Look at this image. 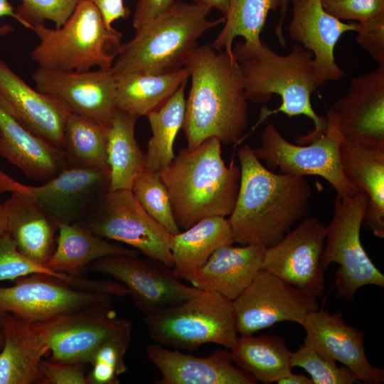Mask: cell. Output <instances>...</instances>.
<instances>
[{"instance_id":"1","label":"cell","mask_w":384,"mask_h":384,"mask_svg":"<svg viewBox=\"0 0 384 384\" xmlns=\"http://www.w3.org/2000/svg\"><path fill=\"white\" fill-rule=\"evenodd\" d=\"M238 158L240 187L228 218L234 242L272 247L308 215L311 186L305 177L270 171L248 145L238 150Z\"/></svg>"},{"instance_id":"2","label":"cell","mask_w":384,"mask_h":384,"mask_svg":"<svg viewBox=\"0 0 384 384\" xmlns=\"http://www.w3.org/2000/svg\"><path fill=\"white\" fill-rule=\"evenodd\" d=\"M184 67L191 78L182 126L186 147L210 137L224 144L238 142L247 126V99L233 55L197 46Z\"/></svg>"},{"instance_id":"3","label":"cell","mask_w":384,"mask_h":384,"mask_svg":"<svg viewBox=\"0 0 384 384\" xmlns=\"http://www.w3.org/2000/svg\"><path fill=\"white\" fill-rule=\"evenodd\" d=\"M232 51L242 74L247 100L265 104L273 95H279L282 100L275 110L261 108L255 127L270 115L282 112L289 117L305 115L314 122L313 130L296 139L297 144H308L325 132L326 116L317 114L311 103V95L320 85L310 50L296 43L288 55H281L262 41L257 46L238 42Z\"/></svg>"},{"instance_id":"4","label":"cell","mask_w":384,"mask_h":384,"mask_svg":"<svg viewBox=\"0 0 384 384\" xmlns=\"http://www.w3.org/2000/svg\"><path fill=\"white\" fill-rule=\"evenodd\" d=\"M160 175L179 228L207 218H225L234 208L240 169L233 163L225 165L221 143L215 137L193 149L182 148Z\"/></svg>"},{"instance_id":"5","label":"cell","mask_w":384,"mask_h":384,"mask_svg":"<svg viewBox=\"0 0 384 384\" xmlns=\"http://www.w3.org/2000/svg\"><path fill=\"white\" fill-rule=\"evenodd\" d=\"M211 9L198 3L175 1L121 45L111 67L113 74L164 72L184 67L198 39L207 30L225 21L224 17L208 19Z\"/></svg>"},{"instance_id":"6","label":"cell","mask_w":384,"mask_h":384,"mask_svg":"<svg viewBox=\"0 0 384 384\" xmlns=\"http://www.w3.org/2000/svg\"><path fill=\"white\" fill-rule=\"evenodd\" d=\"M39 43L31 53L38 68L55 72L111 68L122 45V33L108 28L90 0H82L60 28L34 26Z\"/></svg>"},{"instance_id":"7","label":"cell","mask_w":384,"mask_h":384,"mask_svg":"<svg viewBox=\"0 0 384 384\" xmlns=\"http://www.w3.org/2000/svg\"><path fill=\"white\" fill-rule=\"evenodd\" d=\"M149 337L165 347L194 351L206 343L231 349L238 334L232 301L201 290L181 302L144 316Z\"/></svg>"},{"instance_id":"8","label":"cell","mask_w":384,"mask_h":384,"mask_svg":"<svg viewBox=\"0 0 384 384\" xmlns=\"http://www.w3.org/2000/svg\"><path fill=\"white\" fill-rule=\"evenodd\" d=\"M368 202L365 192L341 198L336 196L334 214L326 227V243L321 257L326 270L333 263L339 267L335 272L336 297L353 302L356 292L366 285L384 287V275L373 264L360 238V231Z\"/></svg>"},{"instance_id":"9","label":"cell","mask_w":384,"mask_h":384,"mask_svg":"<svg viewBox=\"0 0 384 384\" xmlns=\"http://www.w3.org/2000/svg\"><path fill=\"white\" fill-rule=\"evenodd\" d=\"M327 127L316 139L303 145L294 144L284 139L272 122H268L261 132V145L253 153L266 167L282 174L305 177L319 176L334 188L337 196L346 198L358 190L346 178L339 156L343 137L336 119L330 109L326 112Z\"/></svg>"},{"instance_id":"10","label":"cell","mask_w":384,"mask_h":384,"mask_svg":"<svg viewBox=\"0 0 384 384\" xmlns=\"http://www.w3.org/2000/svg\"><path fill=\"white\" fill-rule=\"evenodd\" d=\"M80 223L103 238L127 244L173 267L172 235L142 208L131 190L107 191Z\"/></svg>"},{"instance_id":"11","label":"cell","mask_w":384,"mask_h":384,"mask_svg":"<svg viewBox=\"0 0 384 384\" xmlns=\"http://www.w3.org/2000/svg\"><path fill=\"white\" fill-rule=\"evenodd\" d=\"M109 169L66 168L41 186L23 184L0 170V193L28 195L58 223L82 221L109 191Z\"/></svg>"},{"instance_id":"12","label":"cell","mask_w":384,"mask_h":384,"mask_svg":"<svg viewBox=\"0 0 384 384\" xmlns=\"http://www.w3.org/2000/svg\"><path fill=\"white\" fill-rule=\"evenodd\" d=\"M232 303L240 336L282 321L302 326L309 314L319 309L316 298L264 270Z\"/></svg>"},{"instance_id":"13","label":"cell","mask_w":384,"mask_h":384,"mask_svg":"<svg viewBox=\"0 0 384 384\" xmlns=\"http://www.w3.org/2000/svg\"><path fill=\"white\" fill-rule=\"evenodd\" d=\"M148 259L127 255H110L87 266L91 271L110 276L126 287L144 316L186 300L201 291L183 284L172 269L164 263Z\"/></svg>"},{"instance_id":"14","label":"cell","mask_w":384,"mask_h":384,"mask_svg":"<svg viewBox=\"0 0 384 384\" xmlns=\"http://www.w3.org/2000/svg\"><path fill=\"white\" fill-rule=\"evenodd\" d=\"M327 228L317 218L305 217L274 245L265 251L261 270L315 298L325 288L321 257Z\"/></svg>"},{"instance_id":"15","label":"cell","mask_w":384,"mask_h":384,"mask_svg":"<svg viewBox=\"0 0 384 384\" xmlns=\"http://www.w3.org/2000/svg\"><path fill=\"white\" fill-rule=\"evenodd\" d=\"M13 282L12 286H0V310L33 322L110 301L112 297L82 290L46 274H29Z\"/></svg>"},{"instance_id":"16","label":"cell","mask_w":384,"mask_h":384,"mask_svg":"<svg viewBox=\"0 0 384 384\" xmlns=\"http://www.w3.org/2000/svg\"><path fill=\"white\" fill-rule=\"evenodd\" d=\"M124 319L117 316L110 300L36 323L48 345L50 360L87 365Z\"/></svg>"},{"instance_id":"17","label":"cell","mask_w":384,"mask_h":384,"mask_svg":"<svg viewBox=\"0 0 384 384\" xmlns=\"http://www.w3.org/2000/svg\"><path fill=\"white\" fill-rule=\"evenodd\" d=\"M31 78L37 90L60 101L70 112L110 127L117 110L111 68L65 73L38 68Z\"/></svg>"},{"instance_id":"18","label":"cell","mask_w":384,"mask_h":384,"mask_svg":"<svg viewBox=\"0 0 384 384\" xmlns=\"http://www.w3.org/2000/svg\"><path fill=\"white\" fill-rule=\"evenodd\" d=\"M302 326L306 332L304 344L329 360L341 363L361 383H383V368L373 366L366 356L364 331L346 324L342 313L330 314L319 308L306 316Z\"/></svg>"},{"instance_id":"19","label":"cell","mask_w":384,"mask_h":384,"mask_svg":"<svg viewBox=\"0 0 384 384\" xmlns=\"http://www.w3.org/2000/svg\"><path fill=\"white\" fill-rule=\"evenodd\" d=\"M331 110L343 141L384 146V65L351 78Z\"/></svg>"},{"instance_id":"20","label":"cell","mask_w":384,"mask_h":384,"mask_svg":"<svg viewBox=\"0 0 384 384\" xmlns=\"http://www.w3.org/2000/svg\"><path fill=\"white\" fill-rule=\"evenodd\" d=\"M292 1L293 16L288 33L292 40L313 53L319 85L342 78L343 71L336 63L334 49L343 33L356 31L357 23H345L329 14L321 0Z\"/></svg>"},{"instance_id":"21","label":"cell","mask_w":384,"mask_h":384,"mask_svg":"<svg viewBox=\"0 0 384 384\" xmlns=\"http://www.w3.org/2000/svg\"><path fill=\"white\" fill-rule=\"evenodd\" d=\"M0 99L27 129L63 151L68 108L56 98L30 87L1 60Z\"/></svg>"},{"instance_id":"22","label":"cell","mask_w":384,"mask_h":384,"mask_svg":"<svg viewBox=\"0 0 384 384\" xmlns=\"http://www.w3.org/2000/svg\"><path fill=\"white\" fill-rule=\"evenodd\" d=\"M146 356L162 377L156 384H256L250 373L237 367L230 351L218 349L198 357L159 343L146 347Z\"/></svg>"},{"instance_id":"23","label":"cell","mask_w":384,"mask_h":384,"mask_svg":"<svg viewBox=\"0 0 384 384\" xmlns=\"http://www.w3.org/2000/svg\"><path fill=\"white\" fill-rule=\"evenodd\" d=\"M0 155L28 178L41 183L67 168L63 151L27 129L1 99Z\"/></svg>"},{"instance_id":"24","label":"cell","mask_w":384,"mask_h":384,"mask_svg":"<svg viewBox=\"0 0 384 384\" xmlns=\"http://www.w3.org/2000/svg\"><path fill=\"white\" fill-rule=\"evenodd\" d=\"M0 324L4 336L0 384L42 383L40 363L49 348L36 323L6 312Z\"/></svg>"},{"instance_id":"25","label":"cell","mask_w":384,"mask_h":384,"mask_svg":"<svg viewBox=\"0 0 384 384\" xmlns=\"http://www.w3.org/2000/svg\"><path fill=\"white\" fill-rule=\"evenodd\" d=\"M265 247L228 245L216 250L188 281L193 287L235 299L261 270Z\"/></svg>"},{"instance_id":"26","label":"cell","mask_w":384,"mask_h":384,"mask_svg":"<svg viewBox=\"0 0 384 384\" xmlns=\"http://www.w3.org/2000/svg\"><path fill=\"white\" fill-rule=\"evenodd\" d=\"M339 156L346 178L368 197L362 226L384 238V146L343 141Z\"/></svg>"},{"instance_id":"27","label":"cell","mask_w":384,"mask_h":384,"mask_svg":"<svg viewBox=\"0 0 384 384\" xmlns=\"http://www.w3.org/2000/svg\"><path fill=\"white\" fill-rule=\"evenodd\" d=\"M4 205L7 233L28 258L45 265L54 252L58 223L28 195L11 191Z\"/></svg>"},{"instance_id":"28","label":"cell","mask_w":384,"mask_h":384,"mask_svg":"<svg viewBox=\"0 0 384 384\" xmlns=\"http://www.w3.org/2000/svg\"><path fill=\"white\" fill-rule=\"evenodd\" d=\"M233 243L228 219L219 216L203 219L171 235V269L179 279L188 282L216 250Z\"/></svg>"},{"instance_id":"29","label":"cell","mask_w":384,"mask_h":384,"mask_svg":"<svg viewBox=\"0 0 384 384\" xmlns=\"http://www.w3.org/2000/svg\"><path fill=\"white\" fill-rule=\"evenodd\" d=\"M139 252L107 240L80 223H58L53 253L45 264L62 273L76 275L91 262L110 255L138 256Z\"/></svg>"},{"instance_id":"30","label":"cell","mask_w":384,"mask_h":384,"mask_svg":"<svg viewBox=\"0 0 384 384\" xmlns=\"http://www.w3.org/2000/svg\"><path fill=\"white\" fill-rule=\"evenodd\" d=\"M114 76L117 108L139 118L166 102L188 81L189 73L182 67L164 72H133Z\"/></svg>"},{"instance_id":"31","label":"cell","mask_w":384,"mask_h":384,"mask_svg":"<svg viewBox=\"0 0 384 384\" xmlns=\"http://www.w3.org/2000/svg\"><path fill=\"white\" fill-rule=\"evenodd\" d=\"M230 350L234 364L257 382L277 383L292 373V352L279 335L240 336Z\"/></svg>"},{"instance_id":"32","label":"cell","mask_w":384,"mask_h":384,"mask_svg":"<svg viewBox=\"0 0 384 384\" xmlns=\"http://www.w3.org/2000/svg\"><path fill=\"white\" fill-rule=\"evenodd\" d=\"M138 117L117 110L110 127L107 164L109 191L131 190L135 176L145 167V156L135 138Z\"/></svg>"},{"instance_id":"33","label":"cell","mask_w":384,"mask_h":384,"mask_svg":"<svg viewBox=\"0 0 384 384\" xmlns=\"http://www.w3.org/2000/svg\"><path fill=\"white\" fill-rule=\"evenodd\" d=\"M110 127L69 112L65 122L63 151L67 168L109 169Z\"/></svg>"},{"instance_id":"34","label":"cell","mask_w":384,"mask_h":384,"mask_svg":"<svg viewBox=\"0 0 384 384\" xmlns=\"http://www.w3.org/2000/svg\"><path fill=\"white\" fill-rule=\"evenodd\" d=\"M187 81L166 102L149 112L151 137L144 153L145 166L160 172L174 159V143L182 129L185 113V88Z\"/></svg>"},{"instance_id":"35","label":"cell","mask_w":384,"mask_h":384,"mask_svg":"<svg viewBox=\"0 0 384 384\" xmlns=\"http://www.w3.org/2000/svg\"><path fill=\"white\" fill-rule=\"evenodd\" d=\"M280 6L281 0H229L225 24L211 47L233 55V43L238 36L244 38L247 46H259L269 11Z\"/></svg>"},{"instance_id":"36","label":"cell","mask_w":384,"mask_h":384,"mask_svg":"<svg viewBox=\"0 0 384 384\" xmlns=\"http://www.w3.org/2000/svg\"><path fill=\"white\" fill-rule=\"evenodd\" d=\"M132 324L124 319L100 345L89 364L87 384H118L119 376L127 370L124 356L129 347Z\"/></svg>"},{"instance_id":"37","label":"cell","mask_w":384,"mask_h":384,"mask_svg":"<svg viewBox=\"0 0 384 384\" xmlns=\"http://www.w3.org/2000/svg\"><path fill=\"white\" fill-rule=\"evenodd\" d=\"M131 191L142 208L171 235L180 232L160 172L146 166L135 176Z\"/></svg>"},{"instance_id":"38","label":"cell","mask_w":384,"mask_h":384,"mask_svg":"<svg viewBox=\"0 0 384 384\" xmlns=\"http://www.w3.org/2000/svg\"><path fill=\"white\" fill-rule=\"evenodd\" d=\"M33 274L56 277L75 287L82 282L81 277L78 275L54 271L24 256L6 232L0 238V282L14 281L18 277Z\"/></svg>"},{"instance_id":"39","label":"cell","mask_w":384,"mask_h":384,"mask_svg":"<svg viewBox=\"0 0 384 384\" xmlns=\"http://www.w3.org/2000/svg\"><path fill=\"white\" fill-rule=\"evenodd\" d=\"M291 365L304 369L313 384L361 383L347 367H338L336 361L324 357L309 345L303 344L291 353Z\"/></svg>"},{"instance_id":"40","label":"cell","mask_w":384,"mask_h":384,"mask_svg":"<svg viewBox=\"0 0 384 384\" xmlns=\"http://www.w3.org/2000/svg\"><path fill=\"white\" fill-rule=\"evenodd\" d=\"M21 1L15 12L20 18V23L33 31L34 26L45 24L46 20L53 22L55 28L61 27L82 0Z\"/></svg>"},{"instance_id":"41","label":"cell","mask_w":384,"mask_h":384,"mask_svg":"<svg viewBox=\"0 0 384 384\" xmlns=\"http://www.w3.org/2000/svg\"><path fill=\"white\" fill-rule=\"evenodd\" d=\"M323 6L327 13L341 21L362 22L384 13V0H338Z\"/></svg>"},{"instance_id":"42","label":"cell","mask_w":384,"mask_h":384,"mask_svg":"<svg viewBox=\"0 0 384 384\" xmlns=\"http://www.w3.org/2000/svg\"><path fill=\"white\" fill-rule=\"evenodd\" d=\"M356 41L379 65H384V13L358 22Z\"/></svg>"},{"instance_id":"43","label":"cell","mask_w":384,"mask_h":384,"mask_svg":"<svg viewBox=\"0 0 384 384\" xmlns=\"http://www.w3.org/2000/svg\"><path fill=\"white\" fill-rule=\"evenodd\" d=\"M87 365L43 359L40 363L42 383L87 384Z\"/></svg>"},{"instance_id":"44","label":"cell","mask_w":384,"mask_h":384,"mask_svg":"<svg viewBox=\"0 0 384 384\" xmlns=\"http://www.w3.org/2000/svg\"><path fill=\"white\" fill-rule=\"evenodd\" d=\"M175 0H138L132 24L138 30L166 11Z\"/></svg>"},{"instance_id":"45","label":"cell","mask_w":384,"mask_h":384,"mask_svg":"<svg viewBox=\"0 0 384 384\" xmlns=\"http://www.w3.org/2000/svg\"><path fill=\"white\" fill-rule=\"evenodd\" d=\"M102 14L108 28H112L114 21L119 18L126 19L130 10L124 4L123 0H90Z\"/></svg>"},{"instance_id":"46","label":"cell","mask_w":384,"mask_h":384,"mask_svg":"<svg viewBox=\"0 0 384 384\" xmlns=\"http://www.w3.org/2000/svg\"><path fill=\"white\" fill-rule=\"evenodd\" d=\"M289 0H281L280 13L278 18L277 24L275 27V34L277 36L279 43L286 47V40L283 33V24L287 16V6Z\"/></svg>"},{"instance_id":"47","label":"cell","mask_w":384,"mask_h":384,"mask_svg":"<svg viewBox=\"0 0 384 384\" xmlns=\"http://www.w3.org/2000/svg\"><path fill=\"white\" fill-rule=\"evenodd\" d=\"M4 16H11L18 22H21L19 17L8 0H0V18ZM9 28V26L3 28L0 27V36L8 33L10 31Z\"/></svg>"},{"instance_id":"48","label":"cell","mask_w":384,"mask_h":384,"mask_svg":"<svg viewBox=\"0 0 384 384\" xmlns=\"http://www.w3.org/2000/svg\"><path fill=\"white\" fill-rule=\"evenodd\" d=\"M278 384H313L310 377L303 374L293 373L292 372L287 375L277 380Z\"/></svg>"},{"instance_id":"49","label":"cell","mask_w":384,"mask_h":384,"mask_svg":"<svg viewBox=\"0 0 384 384\" xmlns=\"http://www.w3.org/2000/svg\"><path fill=\"white\" fill-rule=\"evenodd\" d=\"M198 4L206 6L210 9L215 8L223 12L226 13L229 0H196Z\"/></svg>"},{"instance_id":"50","label":"cell","mask_w":384,"mask_h":384,"mask_svg":"<svg viewBox=\"0 0 384 384\" xmlns=\"http://www.w3.org/2000/svg\"><path fill=\"white\" fill-rule=\"evenodd\" d=\"M7 232V213L4 203H0V238Z\"/></svg>"},{"instance_id":"51","label":"cell","mask_w":384,"mask_h":384,"mask_svg":"<svg viewBox=\"0 0 384 384\" xmlns=\"http://www.w3.org/2000/svg\"><path fill=\"white\" fill-rule=\"evenodd\" d=\"M4 343V336L2 330L1 325L0 324V351L2 349Z\"/></svg>"},{"instance_id":"52","label":"cell","mask_w":384,"mask_h":384,"mask_svg":"<svg viewBox=\"0 0 384 384\" xmlns=\"http://www.w3.org/2000/svg\"><path fill=\"white\" fill-rule=\"evenodd\" d=\"M336 1H338V0H321L323 5L326 4H328V3Z\"/></svg>"},{"instance_id":"53","label":"cell","mask_w":384,"mask_h":384,"mask_svg":"<svg viewBox=\"0 0 384 384\" xmlns=\"http://www.w3.org/2000/svg\"><path fill=\"white\" fill-rule=\"evenodd\" d=\"M6 311L0 310V319L3 317V316L6 314Z\"/></svg>"}]
</instances>
